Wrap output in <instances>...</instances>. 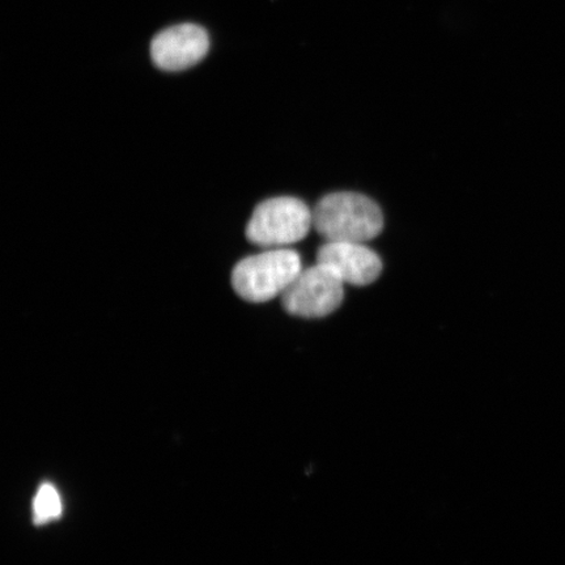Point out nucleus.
<instances>
[{
  "label": "nucleus",
  "instance_id": "obj_1",
  "mask_svg": "<svg viewBox=\"0 0 565 565\" xmlns=\"http://www.w3.org/2000/svg\"><path fill=\"white\" fill-rule=\"evenodd\" d=\"M313 227L328 242L364 244L383 231L384 216L365 195L334 193L317 203Z\"/></svg>",
  "mask_w": 565,
  "mask_h": 565
},
{
  "label": "nucleus",
  "instance_id": "obj_2",
  "mask_svg": "<svg viewBox=\"0 0 565 565\" xmlns=\"http://www.w3.org/2000/svg\"><path fill=\"white\" fill-rule=\"evenodd\" d=\"M301 271L299 254L280 247L239 260L232 286L245 301L266 302L285 294Z\"/></svg>",
  "mask_w": 565,
  "mask_h": 565
},
{
  "label": "nucleus",
  "instance_id": "obj_3",
  "mask_svg": "<svg viewBox=\"0 0 565 565\" xmlns=\"http://www.w3.org/2000/svg\"><path fill=\"white\" fill-rule=\"evenodd\" d=\"M313 227V211L292 196L271 198L254 210L246 237L260 247H277L301 242Z\"/></svg>",
  "mask_w": 565,
  "mask_h": 565
},
{
  "label": "nucleus",
  "instance_id": "obj_4",
  "mask_svg": "<svg viewBox=\"0 0 565 565\" xmlns=\"http://www.w3.org/2000/svg\"><path fill=\"white\" fill-rule=\"evenodd\" d=\"M343 299V280L321 264L302 270L281 295L287 312L302 318L327 317L341 307Z\"/></svg>",
  "mask_w": 565,
  "mask_h": 565
},
{
  "label": "nucleus",
  "instance_id": "obj_5",
  "mask_svg": "<svg viewBox=\"0 0 565 565\" xmlns=\"http://www.w3.org/2000/svg\"><path fill=\"white\" fill-rule=\"evenodd\" d=\"M209 51V33L196 24L168 28L159 33L151 44L154 66L162 71H169V73L195 66L207 55Z\"/></svg>",
  "mask_w": 565,
  "mask_h": 565
},
{
  "label": "nucleus",
  "instance_id": "obj_6",
  "mask_svg": "<svg viewBox=\"0 0 565 565\" xmlns=\"http://www.w3.org/2000/svg\"><path fill=\"white\" fill-rule=\"evenodd\" d=\"M317 264L328 266L344 285L369 286L383 271V263L363 243L328 242L317 254Z\"/></svg>",
  "mask_w": 565,
  "mask_h": 565
},
{
  "label": "nucleus",
  "instance_id": "obj_7",
  "mask_svg": "<svg viewBox=\"0 0 565 565\" xmlns=\"http://www.w3.org/2000/svg\"><path fill=\"white\" fill-rule=\"evenodd\" d=\"M62 512L63 504L58 490L52 483L41 484L33 499L34 524H49V522L58 520Z\"/></svg>",
  "mask_w": 565,
  "mask_h": 565
}]
</instances>
